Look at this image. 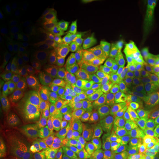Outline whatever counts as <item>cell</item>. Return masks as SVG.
Returning a JSON list of instances; mask_svg holds the SVG:
<instances>
[{
  "label": "cell",
  "mask_w": 159,
  "mask_h": 159,
  "mask_svg": "<svg viewBox=\"0 0 159 159\" xmlns=\"http://www.w3.org/2000/svg\"><path fill=\"white\" fill-rule=\"evenodd\" d=\"M6 27L11 38L18 44L25 47H31L34 44L36 34L33 18L29 11L23 10L17 12L9 19Z\"/></svg>",
  "instance_id": "cell-8"
},
{
  "label": "cell",
  "mask_w": 159,
  "mask_h": 159,
  "mask_svg": "<svg viewBox=\"0 0 159 159\" xmlns=\"http://www.w3.org/2000/svg\"><path fill=\"white\" fill-rule=\"evenodd\" d=\"M111 85L105 77L95 75L74 85L73 92L76 100L92 111L105 102Z\"/></svg>",
  "instance_id": "cell-3"
},
{
  "label": "cell",
  "mask_w": 159,
  "mask_h": 159,
  "mask_svg": "<svg viewBox=\"0 0 159 159\" xmlns=\"http://www.w3.org/2000/svg\"><path fill=\"white\" fill-rule=\"evenodd\" d=\"M71 159H87V157H86L84 156V155H83V154L80 152L79 155L75 156L74 157H73V158H71Z\"/></svg>",
  "instance_id": "cell-29"
},
{
  "label": "cell",
  "mask_w": 159,
  "mask_h": 159,
  "mask_svg": "<svg viewBox=\"0 0 159 159\" xmlns=\"http://www.w3.org/2000/svg\"><path fill=\"white\" fill-rule=\"evenodd\" d=\"M159 33V25H152V24H142L139 26L131 36L126 41L125 44L123 47L120 52V57H125L131 51H133L137 46L142 44L145 41L149 39L155 34Z\"/></svg>",
  "instance_id": "cell-14"
},
{
  "label": "cell",
  "mask_w": 159,
  "mask_h": 159,
  "mask_svg": "<svg viewBox=\"0 0 159 159\" xmlns=\"http://www.w3.org/2000/svg\"><path fill=\"white\" fill-rule=\"evenodd\" d=\"M18 135L27 155L32 159H41L38 134V121L30 111L24 110L18 116Z\"/></svg>",
  "instance_id": "cell-6"
},
{
  "label": "cell",
  "mask_w": 159,
  "mask_h": 159,
  "mask_svg": "<svg viewBox=\"0 0 159 159\" xmlns=\"http://www.w3.org/2000/svg\"><path fill=\"white\" fill-rule=\"evenodd\" d=\"M62 108V99L57 98L46 102H41L31 108L29 111L34 114L35 117H43L48 121H57L60 119V113Z\"/></svg>",
  "instance_id": "cell-18"
},
{
  "label": "cell",
  "mask_w": 159,
  "mask_h": 159,
  "mask_svg": "<svg viewBox=\"0 0 159 159\" xmlns=\"http://www.w3.org/2000/svg\"><path fill=\"white\" fill-rule=\"evenodd\" d=\"M159 58V33L137 46L125 57L121 58L122 62L130 63L148 61Z\"/></svg>",
  "instance_id": "cell-12"
},
{
  "label": "cell",
  "mask_w": 159,
  "mask_h": 159,
  "mask_svg": "<svg viewBox=\"0 0 159 159\" xmlns=\"http://www.w3.org/2000/svg\"><path fill=\"white\" fill-rule=\"evenodd\" d=\"M1 99L6 109L12 114L18 116L25 109L26 95L22 85L16 76L4 75L0 82Z\"/></svg>",
  "instance_id": "cell-7"
},
{
  "label": "cell",
  "mask_w": 159,
  "mask_h": 159,
  "mask_svg": "<svg viewBox=\"0 0 159 159\" xmlns=\"http://www.w3.org/2000/svg\"><path fill=\"white\" fill-rule=\"evenodd\" d=\"M143 93L130 85L113 83L105 102L91 111L92 120L99 132L130 124L143 116Z\"/></svg>",
  "instance_id": "cell-1"
},
{
  "label": "cell",
  "mask_w": 159,
  "mask_h": 159,
  "mask_svg": "<svg viewBox=\"0 0 159 159\" xmlns=\"http://www.w3.org/2000/svg\"><path fill=\"white\" fill-rule=\"evenodd\" d=\"M147 96H150V97H153L154 98H156L157 100L159 101V84L157 87H155L152 90H150L148 93L145 94Z\"/></svg>",
  "instance_id": "cell-26"
},
{
  "label": "cell",
  "mask_w": 159,
  "mask_h": 159,
  "mask_svg": "<svg viewBox=\"0 0 159 159\" xmlns=\"http://www.w3.org/2000/svg\"><path fill=\"white\" fill-rule=\"evenodd\" d=\"M104 142L120 151H142L158 148L159 142L134 130H107L99 132Z\"/></svg>",
  "instance_id": "cell-2"
},
{
  "label": "cell",
  "mask_w": 159,
  "mask_h": 159,
  "mask_svg": "<svg viewBox=\"0 0 159 159\" xmlns=\"http://www.w3.org/2000/svg\"><path fill=\"white\" fill-rule=\"evenodd\" d=\"M38 134L41 159H52L59 136L57 126L51 121L39 119Z\"/></svg>",
  "instance_id": "cell-10"
},
{
  "label": "cell",
  "mask_w": 159,
  "mask_h": 159,
  "mask_svg": "<svg viewBox=\"0 0 159 159\" xmlns=\"http://www.w3.org/2000/svg\"><path fill=\"white\" fill-rule=\"evenodd\" d=\"M148 159H159V148L150 151Z\"/></svg>",
  "instance_id": "cell-28"
},
{
  "label": "cell",
  "mask_w": 159,
  "mask_h": 159,
  "mask_svg": "<svg viewBox=\"0 0 159 159\" xmlns=\"http://www.w3.org/2000/svg\"><path fill=\"white\" fill-rule=\"evenodd\" d=\"M125 78L132 88L147 94L159 84V58L127 64Z\"/></svg>",
  "instance_id": "cell-4"
},
{
  "label": "cell",
  "mask_w": 159,
  "mask_h": 159,
  "mask_svg": "<svg viewBox=\"0 0 159 159\" xmlns=\"http://www.w3.org/2000/svg\"><path fill=\"white\" fill-rule=\"evenodd\" d=\"M57 126L58 134L64 138L67 139L76 144H80L90 134V131L86 126L75 125H62L55 124Z\"/></svg>",
  "instance_id": "cell-20"
},
{
  "label": "cell",
  "mask_w": 159,
  "mask_h": 159,
  "mask_svg": "<svg viewBox=\"0 0 159 159\" xmlns=\"http://www.w3.org/2000/svg\"><path fill=\"white\" fill-rule=\"evenodd\" d=\"M58 69L57 64L53 60L40 57L29 63L26 68V77L28 84L47 79L55 75Z\"/></svg>",
  "instance_id": "cell-13"
},
{
  "label": "cell",
  "mask_w": 159,
  "mask_h": 159,
  "mask_svg": "<svg viewBox=\"0 0 159 159\" xmlns=\"http://www.w3.org/2000/svg\"><path fill=\"white\" fill-rule=\"evenodd\" d=\"M0 133L5 139L12 138V124L8 113L3 107L0 108Z\"/></svg>",
  "instance_id": "cell-24"
},
{
  "label": "cell",
  "mask_w": 159,
  "mask_h": 159,
  "mask_svg": "<svg viewBox=\"0 0 159 159\" xmlns=\"http://www.w3.org/2000/svg\"><path fill=\"white\" fill-rule=\"evenodd\" d=\"M80 153L79 144L71 142L59 134L52 159H71Z\"/></svg>",
  "instance_id": "cell-21"
},
{
  "label": "cell",
  "mask_w": 159,
  "mask_h": 159,
  "mask_svg": "<svg viewBox=\"0 0 159 159\" xmlns=\"http://www.w3.org/2000/svg\"><path fill=\"white\" fill-rule=\"evenodd\" d=\"M12 159H32L30 157H29L27 154H25L24 152H22L20 149L18 150V152L16 153V155L13 157Z\"/></svg>",
  "instance_id": "cell-27"
},
{
  "label": "cell",
  "mask_w": 159,
  "mask_h": 159,
  "mask_svg": "<svg viewBox=\"0 0 159 159\" xmlns=\"http://www.w3.org/2000/svg\"><path fill=\"white\" fill-rule=\"evenodd\" d=\"M149 150L142 151H120L114 150L106 154L102 159H148Z\"/></svg>",
  "instance_id": "cell-23"
},
{
  "label": "cell",
  "mask_w": 159,
  "mask_h": 159,
  "mask_svg": "<svg viewBox=\"0 0 159 159\" xmlns=\"http://www.w3.org/2000/svg\"><path fill=\"white\" fill-rule=\"evenodd\" d=\"M63 108L60 119L70 125L87 126L92 121V113L83 104L68 97H62Z\"/></svg>",
  "instance_id": "cell-9"
},
{
  "label": "cell",
  "mask_w": 159,
  "mask_h": 159,
  "mask_svg": "<svg viewBox=\"0 0 159 159\" xmlns=\"http://www.w3.org/2000/svg\"><path fill=\"white\" fill-rule=\"evenodd\" d=\"M143 116L152 120L159 121V101L150 96L144 95L143 102Z\"/></svg>",
  "instance_id": "cell-22"
},
{
  "label": "cell",
  "mask_w": 159,
  "mask_h": 159,
  "mask_svg": "<svg viewBox=\"0 0 159 159\" xmlns=\"http://www.w3.org/2000/svg\"><path fill=\"white\" fill-rule=\"evenodd\" d=\"M13 57L11 45L6 34L0 31V57L2 60H10Z\"/></svg>",
  "instance_id": "cell-25"
},
{
  "label": "cell",
  "mask_w": 159,
  "mask_h": 159,
  "mask_svg": "<svg viewBox=\"0 0 159 159\" xmlns=\"http://www.w3.org/2000/svg\"><path fill=\"white\" fill-rule=\"evenodd\" d=\"M85 18V11L79 6H74L69 9L61 19L63 29L65 34L68 35H74L81 28Z\"/></svg>",
  "instance_id": "cell-19"
},
{
  "label": "cell",
  "mask_w": 159,
  "mask_h": 159,
  "mask_svg": "<svg viewBox=\"0 0 159 159\" xmlns=\"http://www.w3.org/2000/svg\"><path fill=\"white\" fill-rule=\"evenodd\" d=\"M57 20V11L55 8L47 6L38 9L33 17L36 39H43L46 32Z\"/></svg>",
  "instance_id": "cell-15"
},
{
  "label": "cell",
  "mask_w": 159,
  "mask_h": 159,
  "mask_svg": "<svg viewBox=\"0 0 159 159\" xmlns=\"http://www.w3.org/2000/svg\"><path fill=\"white\" fill-rule=\"evenodd\" d=\"M97 64L93 61H80L66 66L61 71V76L65 82L76 85L95 76Z\"/></svg>",
  "instance_id": "cell-11"
},
{
  "label": "cell",
  "mask_w": 159,
  "mask_h": 159,
  "mask_svg": "<svg viewBox=\"0 0 159 159\" xmlns=\"http://www.w3.org/2000/svg\"><path fill=\"white\" fill-rule=\"evenodd\" d=\"M65 35L66 34L63 29L61 19H58L51 29L46 32L42 39L45 51L50 53H56L60 51L63 46Z\"/></svg>",
  "instance_id": "cell-17"
},
{
  "label": "cell",
  "mask_w": 159,
  "mask_h": 159,
  "mask_svg": "<svg viewBox=\"0 0 159 159\" xmlns=\"http://www.w3.org/2000/svg\"><path fill=\"white\" fill-rule=\"evenodd\" d=\"M111 130H134L142 133L159 142V121L149 119L144 116L130 124ZM107 131V130H106Z\"/></svg>",
  "instance_id": "cell-16"
},
{
  "label": "cell",
  "mask_w": 159,
  "mask_h": 159,
  "mask_svg": "<svg viewBox=\"0 0 159 159\" xmlns=\"http://www.w3.org/2000/svg\"><path fill=\"white\" fill-rule=\"evenodd\" d=\"M65 80L61 74H55L47 79L28 84V103L33 108L41 102L66 97Z\"/></svg>",
  "instance_id": "cell-5"
}]
</instances>
